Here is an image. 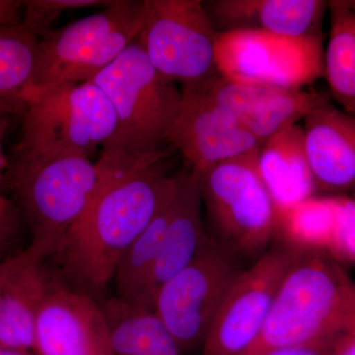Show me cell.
<instances>
[{"instance_id":"obj_1","label":"cell","mask_w":355,"mask_h":355,"mask_svg":"<svg viewBox=\"0 0 355 355\" xmlns=\"http://www.w3.org/2000/svg\"><path fill=\"white\" fill-rule=\"evenodd\" d=\"M165 148L139 159L100 156L106 180L57 253L77 286L100 293L114 279L130 245L153 222L177 190V175L165 171Z\"/></svg>"},{"instance_id":"obj_2","label":"cell","mask_w":355,"mask_h":355,"mask_svg":"<svg viewBox=\"0 0 355 355\" xmlns=\"http://www.w3.org/2000/svg\"><path fill=\"white\" fill-rule=\"evenodd\" d=\"M354 329V280L327 252L298 249L260 336L242 355L334 345Z\"/></svg>"},{"instance_id":"obj_3","label":"cell","mask_w":355,"mask_h":355,"mask_svg":"<svg viewBox=\"0 0 355 355\" xmlns=\"http://www.w3.org/2000/svg\"><path fill=\"white\" fill-rule=\"evenodd\" d=\"M93 83L113 105L116 130L102 153L139 159L165 149L182 90L158 72L139 37Z\"/></svg>"},{"instance_id":"obj_4","label":"cell","mask_w":355,"mask_h":355,"mask_svg":"<svg viewBox=\"0 0 355 355\" xmlns=\"http://www.w3.org/2000/svg\"><path fill=\"white\" fill-rule=\"evenodd\" d=\"M8 179L32 241L51 242L60 250L101 190L106 174L99 163L84 156L16 154Z\"/></svg>"},{"instance_id":"obj_5","label":"cell","mask_w":355,"mask_h":355,"mask_svg":"<svg viewBox=\"0 0 355 355\" xmlns=\"http://www.w3.org/2000/svg\"><path fill=\"white\" fill-rule=\"evenodd\" d=\"M144 0H114L111 6L39 39L31 93L51 86L87 83L120 57L139 37Z\"/></svg>"},{"instance_id":"obj_6","label":"cell","mask_w":355,"mask_h":355,"mask_svg":"<svg viewBox=\"0 0 355 355\" xmlns=\"http://www.w3.org/2000/svg\"><path fill=\"white\" fill-rule=\"evenodd\" d=\"M19 155L90 157L113 139L116 116L113 105L93 81L51 86L26 98Z\"/></svg>"},{"instance_id":"obj_7","label":"cell","mask_w":355,"mask_h":355,"mask_svg":"<svg viewBox=\"0 0 355 355\" xmlns=\"http://www.w3.org/2000/svg\"><path fill=\"white\" fill-rule=\"evenodd\" d=\"M259 151L216 165L200 177L202 203L217 239L244 256L265 253L279 223V209L259 173Z\"/></svg>"},{"instance_id":"obj_8","label":"cell","mask_w":355,"mask_h":355,"mask_svg":"<svg viewBox=\"0 0 355 355\" xmlns=\"http://www.w3.org/2000/svg\"><path fill=\"white\" fill-rule=\"evenodd\" d=\"M242 270L237 254L209 236L195 259L159 287L153 312L182 354L202 349L222 301Z\"/></svg>"},{"instance_id":"obj_9","label":"cell","mask_w":355,"mask_h":355,"mask_svg":"<svg viewBox=\"0 0 355 355\" xmlns=\"http://www.w3.org/2000/svg\"><path fill=\"white\" fill-rule=\"evenodd\" d=\"M216 62L218 73L235 83L303 90L324 77L323 37H288L260 30L218 33Z\"/></svg>"},{"instance_id":"obj_10","label":"cell","mask_w":355,"mask_h":355,"mask_svg":"<svg viewBox=\"0 0 355 355\" xmlns=\"http://www.w3.org/2000/svg\"><path fill=\"white\" fill-rule=\"evenodd\" d=\"M139 39L151 64L166 78L184 85L218 73L217 33L200 0H144Z\"/></svg>"},{"instance_id":"obj_11","label":"cell","mask_w":355,"mask_h":355,"mask_svg":"<svg viewBox=\"0 0 355 355\" xmlns=\"http://www.w3.org/2000/svg\"><path fill=\"white\" fill-rule=\"evenodd\" d=\"M298 249L272 247L237 275L217 311L202 355H242L258 340Z\"/></svg>"},{"instance_id":"obj_12","label":"cell","mask_w":355,"mask_h":355,"mask_svg":"<svg viewBox=\"0 0 355 355\" xmlns=\"http://www.w3.org/2000/svg\"><path fill=\"white\" fill-rule=\"evenodd\" d=\"M167 144L200 177L226 161L258 153L263 144L193 83L182 89L181 107Z\"/></svg>"},{"instance_id":"obj_13","label":"cell","mask_w":355,"mask_h":355,"mask_svg":"<svg viewBox=\"0 0 355 355\" xmlns=\"http://www.w3.org/2000/svg\"><path fill=\"white\" fill-rule=\"evenodd\" d=\"M36 355H113L104 309L88 294L53 282L35 328Z\"/></svg>"},{"instance_id":"obj_14","label":"cell","mask_w":355,"mask_h":355,"mask_svg":"<svg viewBox=\"0 0 355 355\" xmlns=\"http://www.w3.org/2000/svg\"><path fill=\"white\" fill-rule=\"evenodd\" d=\"M197 84L263 144L330 101L326 93L249 85L219 73Z\"/></svg>"},{"instance_id":"obj_15","label":"cell","mask_w":355,"mask_h":355,"mask_svg":"<svg viewBox=\"0 0 355 355\" xmlns=\"http://www.w3.org/2000/svg\"><path fill=\"white\" fill-rule=\"evenodd\" d=\"M303 121L306 154L317 190L334 193L354 190V116L328 101Z\"/></svg>"},{"instance_id":"obj_16","label":"cell","mask_w":355,"mask_h":355,"mask_svg":"<svg viewBox=\"0 0 355 355\" xmlns=\"http://www.w3.org/2000/svg\"><path fill=\"white\" fill-rule=\"evenodd\" d=\"M217 33L260 30L288 37L321 35L329 3L322 0H210L203 1Z\"/></svg>"},{"instance_id":"obj_17","label":"cell","mask_w":355,"mask_h":355,"mask_svg":"<svg viewBox=\"0 0 355 355\" xmlns=\"http://www.w3.org/2000/svg\"><path fill=\"white\" fill-rule=\"evenodd\" d=\"M176 193L153 275L154 296L159 287L195 259L207 239L202 216L200 176L191 171L177 174Z\"/></svg>"},{"instance_id":"obj_18","label":"cell","mask_w":355,"mask_h":355,"mask_svg":"<svg viewBox=\"0 0 355 355\" xmlns=\"http://www.w3.org/2000/svg\"><path fill=\"white\" fill-rule=\"evenodd\" d=\"M259 173L277 209H286L315 196L316 184L306 154L303 127L280 130L261 146Z\"/></svg>"},{"instance_id":"obj_19","label":"cell","mask_w":355,"mask_h":355,"mask_svg":"<svg viewBox=\"0 0 355 355\" xmlns=\"http://www.w3.org/2000/svg\"><path fill=\"white\" fill-rule=\"evenodd\" d=\"M53 280L44 261L26 266L0 291V345L2 349L34 352L40 308Z\"/></svg>"},{"instance_id":"obj_20","label":"cell","mask_w":355,"mask_h":355,"mask_svg":"<svg viewBox=\"0 0 355 355\" xmlns=\"http://www.w3.org/2000/svg\"><path fill=\"white\" fill-rule=\"evenodd\" d=\"M172 200L130 245L116 266L114 279L116 300L121 304L132 309L153 311V275Z\"/></svg>"},{"instance_id":"obj_21","label":"cell","mask_w":355,"mask_h":355,"mask_svg":"<svg viewBox=\"0 0 355 355\" xmlns=\"http://www.w3.org/2000/svg\"><path fill=\"white\" fill-rule=\"evenodd\" d=\"M328 3L331 29L324 49V77L331 97L355 118V2Z\"/></svg>"},{"instance_id":"obj_22","label":"cell","mask_w":355,"mask_h":355,"mask_svg":"<svg viewBox=\"0 0 355 355\" xmlns=\"http://www.w3.org/2000/svg\"><path fill=\"white\" fill-rule=\"evenodd\" d=\"M103 309L111 327L113 355H182L153 311L132 309L116 299Z\"/></svg>"},{"instance_id":"obj_23","label":"cell","mask_w":355,"mask_h":355,"mask_svg":"<svg viewBox=\"0 0 355 355\" xmlns=\"http://www.w3.org/2000/svg\"><path fill=\"white\" fill-rule=\"evenodd\" d=\"M39 39L22 25H0V103L22 118Z\"/></svg>"},{"instance_id":"obj_24","label":"cell","mask_w":355,"mask_h":355,"mask_svg":"<svg viewBox=\"0 0 355 355\" xmlns=\"http://www.w3.org/2000/svg\"><path fill=\"white\" fill-rule=\"evenodd\" d=\"M338 196L306 198L279 210L277 236L289 246L327 252L335 230Z\"/></svg>"},{"instance_id":"obj_25","label":"cell","mask_w":355,"mask_h":355,"mask_svg":"<svg viewBox=\"0 0 355 355\" xmlns=\"http://www.w3.org/2000/svg\"><path fill=\"white\" fill-rule=\"evenodd\" d=\"M114 0H25L22 1V26L41 39L67 11L85 8H106Z\"/></svg>"},{"instance_id":"obj_26","label":"cell","mask_w":355,"mask_h":355,"mask_svg":"<svg viewBox=\"0 0 355 355\" xmlns=\"http://www.w3.org/2000/svg\"><path fill=\"white\" fill-rule=\"evenodd\" d=\"M334 260L355 263V198L338 196V216L333 237L327 249Z\"/></svg>"},{"instance_id":"obj_27","label":"cell","mask_w":355,"mask_h":355,"mask_svg":"<svg viewBox=\"0 0 355 355\" xmlns=\"http://www.w3.org/2000/svg\"><path fill=\"white\" fill-rule=\"evenodd\" d=\"M58 248L53 243L32 241L31 245L20 253L0 261V291L14 275L26 266L43 261L57 254Z\"/></svg>"},{"instance_id":"obj_28","label":"cell","mask_w":355,"mask_h":355,"mask_svg":"<svg viewBox=\"0 0 355 355\" xmlns=\"http://www.w3.org/2000/svg\"><path fill=\"white\" fill-rule=\"evenodd\" d=\"M23 223L24 217L19 207L0 193V261L9 258L6 254L19 237Z\"/></svg>"},{"instance_id":"obj_29","label":"cell","mask_w":355,"mask_h":355,"mask_svg":"<svg viewBox=\"0 0 355 355\" xmlns=\"http://www.w3.org/2000/svg\"><path fill=\"white\" fill-rule=\"evenodd\" d=\"M331 347L333 345L277 347V349L268 350L261 355H331Z\"/></svg>"},{"instance_id":"obj_30","label":"cell","mask_w":355,"mask_h":355,"mask_svg":"<svg viewBox=\"0 0 355 355\" xmlns=\"http://www.w3.org/2000/svg\"><path fill=\"white\" fill-rule=\"evenodd\" d=\"M22 1L0 0V25H22Z\"/></svg>"},{"instance_id":"obj_31","label":"cell","mask_w":355,"mask_h":355,"mask_svg":"<svg viewBox=\"0 0 355 355\" xmlns=\"http://www.w3.org/2000/svg\"><path fill=\"white\" fill-rule=\"evenodd\" d=\"M12 116L11 112L0 103V184L4 178V171L7 169V161L3 153V139L8 128L9 120Z\"/></svg>"},{"instance_id":"obj_32","label":"cell","mask_w":355,"mask_h":355,"mask_svg":"<svg viewBox=\"0 0 355 355\" xmlns=\"http://www.w3.org/2000/svg\"><path fill=\"white\" fill-rule=\"evenodd\" d=\"M331 355H355V329L336 340Z\"/></svg>"},{"instance_id":"obj_33","label":"cell","mask_w":355,"mask_h":355,"mask_svg":"<svg viewBox=\"0 0 355 355\" xmlns=\"http://www.w3.org/2000/svg\"><path fill=\"white\" fill-rule=\"evenodd\" d=\"M0 355H36L33 352H24V350L1 349Z\"/></svg>"},{"instance_id":"obj_34","label":"cell","mask_w":355,"mask_h":355,"mask_svg":"<svg viewBox=\"0 0 355 355\" xmlns=\"http://www.w3.org/2000/svg\"><path fill=\"white\" fill-rule=\"evenodd\" d=\"M2 347L1 345H0V352H1Z\"/></svg>"},{"instance_id":"obj_35","label":"cell","mask_w":355,"mask_h":355,"mask_svg":"<svg viewBox=\"0 0 355 355\" xmlns=\"http://www.w3.org/2000/svg\"><path fill=\"white\" fill-rule=\"evenodd\" d=\"M354 198H355V196H354Z\"/></svg>"},{"instance_id":"obj_36","label":"cell","mask_w":355,"mask_h":355,"mask_svg":"<svg viewBox=\"0 0 355 355\" xmlns=\"http://www.w3.org/2000/svg\"><path fill=\"white\" fill-rule=\"evenodd\" d=\"M355 2V1H354Z\"/></svg>"}]
</instances>
